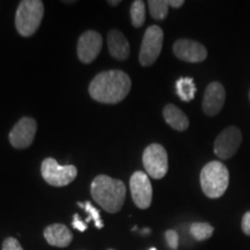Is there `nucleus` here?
Wrapping results in <instances>:
<instances>
[{"label":"nucleus","instance_id":"f257e3e1","mask_svg":"<svg viewBox=\"0 0 250 250\" xmlns=\"http://www.w3.org/2000/svg\"><path fill=\"white\" fill-rule=\"evenodd\" d=\"M131 89V79L120 70L104 71L99 73L89 85V94L95 101L107 104H116L126 98Z\"/></svg>","mask_w":250,"mask_h":250},{"label":"nucleus","instance_id":"cd10ccee","mask_svg":"<svg viewBox=\"0 0 250 250\" xmlns=\"http://www.w3.org/2000/svg\"><path fill=\"white\" fill-rule=\"evenodd\" d=\"M149 250H156V249H155V248H151Z\"/></svg>","mask_w":250,"mask_h":250},{"label":"nucleus","instance_id":"20e7f679","mask_svg":"<svg viewBox=\"0 0 250 250\" xmlns=\"http://www.w3.org/2000/svg\"><path fill=\"white\" fill-rule=\"evenodd\" d=\"M44 15V5L40 0H22L15 14V27L21 36L34 35Z\"/></svg>","mask_w":250,"mask_h":250},{"label":"nucleus","instance_id":"39448f33","mask_svg":"<svg viewBox=\"0 0 250 250\" xmlns=\"http://www.w3.org/2000/svg\"><path fill=\"white\" fill-rule=\"evenodd\" d=\"M42 177L52 187H65L73 182L78 175L76 166H61L55 159L48 158L43 160L41 166Z\"/></svg>","mask_w":250,"mask_h":250},{"label":"nucleus","instance_id":"6ab92c4d","mask_svg":"<svg viewBox=\"0 0 250 250\" xmlns=\"http://www.w3.org/2000/svg\"><path fill=\"white\" fill-rule=\"evenodd\" d=\"M130 17L132 26L136 28H140L145 22L146 14H145V2L142 0H136L132 2L130 9Z\"/></svg>","mask_w":250,"mask_h":250},{"label":"nucleus","instance_id":"6e6552de","mask_svg":"<svg viewBox=\"0 0 250 250\" xmlns=\"http://www.w3.org/2000/svg\"><path fill=\"white\" fill-rule=\"evenodd\" d=\"M130 190L132 201L137 208L145 210L151 206L153 189L147 174L144 171H134L130 179Z\"/></svg>","mask_w":250,"mask_h":250},{"label":"nucleus","instance_id":"4be33fe9","mask_svg":"<svg viewBox=\"0 0 250 250\" xmlns=\"http://www.w3.org/2000/svg\"><path fill=\"white\" fill-rule=\"evenodd\" d=\"M165 237L169 248L176 250L177 247H179V234L175 232L174 229H168L165 234Z\"/></svg>","mask_w":250,"mask_h":250},{"label":"nucleus","instance_id":"393cba45","mask_svg":"<svg viewBox=\"0 0 250 250\" xmlns=\"http://www.w3.org/2000/svg\"><path fill=\"white\" fill-rule=\"evenodd\" d=\"M72 226L76 228V229L80 230V232H85V230L87 229L86 223H83L78 214L73 215V223H72Z\"/></svg>","mask_w":250,"mask_h":250},{"label":"nucleus","instance_id":"9d476101","mask_svg":"<svg viewBox=\"0 0 250 250\" xmlns=\"http://www.w3.org/2000/svg\"><path fill=\"white\" fill-rule=\"evenodd\" d=\"M37 130L36 121L31 117H22L9 132V143L14 148H27L33 144Z\"/></svg>","mask_w":250,"mask_h":250},{"label":"nucleus","instance_id":"423d86ee","mask_svg":"<svg viewBox=\"0 0 250 250\" xmlns=\"http://www.w3.org/2000/svg\"><path fill=\"white\" fill-rule=\"evenodd\" d=\"M164 44V31L159 26H151L145 31L139 52V62L143 66H151L161 54Z\"/></svg>","mask_w":250,"mask_h":250},{"label":"nucleus","instance_id":"9b49d317","mask_svg":"<svg viewBox=\"0 0 250 250\" xmlns=\"http://www.w3.org/2000/svg\"><path fill=\"white\" fill-rule=\"evenodd\" d=\"M102 49V36L95 30H87L79 37L77 45L78 58L89 64L98 57Z\"/></svg>","mask_w":250,"mask_h":250},{"label":"nucleus","instance_id":"c85d7f7f","mask_svg":"<svg viewBox=\"0 0 250 250\" xmlns=\"http://www.w3.org/2000/svg\"><path fill=\"white\" fill-rule=\"evenodd\" d=\"M108 250H114V249H108Z\"/></svg>","mask_w":250,"mask_h":250},{"label":"nucleus","instance_id":"7ed1b4c3","mask_svg":"<svg viewBox=\"0 0 250 250\" xmlns=\"http://www.w3.org/2000/svg\"><path fill=\"white\" fill-rule=\"evenodd\" d=\"M229 184V171L223 162L211 161L201 171V187L208 198H219L226 192Z\"/></svg>","mask_w":250,"mask_h":250},{"label":"nucleus","instance_id":"a878e982","mask_svg":"<svg viewBox=\"0 0 250 250\" xmlns=\"http://www.w3.org/2000/svg\"><path fill=\"white\" fill-rule=\"evenodd\" d=\"M167 4L174 8H180L184 4V1L183 0H167Z\"/></svg>","mask_w":250,"mask_h":250},{"label":"nucleus","instance_id":"1a4fd4ad","mask_svg":"<svg viewBox=\"0 0 250 250\" xmlns=\"http://www.w3.org/2000/svg\"><path fill=\"white\" fill-rule=\"evenodd\" d=\"M242 143V134L239 127L229 126L217 137L214 153L221 160H228L235 154Z\"/></svg>","mask_w":250,"mask_h":250},{"label":"nucleus","instance_id":"5701e85b","mask_svg":"<svg viewBox=\"0 0 250 250\" xmlns=\"http://www.w3.org/2000/svg\"><path fill=\"white\" fill-rule=\"evenodd\" d=\"M2 250H23L15 237H7L2 243Z\"/></svg>","mask_w":250,"mask_h":250},{"label":"nucleus","instance_id":"c756f323","mask_svg":"<svg viewBox=\"0 0 250 250\" xmlns=\"http://www.w3.org/2000/svg\"><path fill=\"white\" fill-rule=\"evenodd\" d=\"M249 98H250V93H249Z\"/></svg>","mask_w":250,"mask_h":250},{"label":"nucleus","instance_id":"dca6fc26","mask_svg":"<svg viewBox=\"0 0 250 250\" xmlns=\"http://www.w3.org/2000/svg\"><path fill=\"white\" fill-rule=\"evenodd\" d=\"M164 118L168 125L176 131H186L189 127L187 115L174 104H167L164 108Z\"/></svg>","mask_w":250,"mask_h":250},{"label":"nucleus","instance_id":"0eeeda50","mask_svg":"<svg viewBox=\"0 0 250 250\" xmlns=\"http://www.w3.org/2000/svg\"><path fill=\"white\" fill-rule=\"evenodd\" d=\"M143 165L152 179L160 180L168 171L167 151L160 144H151L143 153Z\"/></svg>","mask_w":250,"mask_h":250},{"label":"nucleus","instance_id":"bb28decb","mask_svg":"<svg viewBox=\"0 0 250 250\" xmlns=\"http://www.w3.org/2000/svg\"><path fill=\"white\" fill-rule=\"evenodd\" d=\"M121 1H108V4L109 5H112V6H115V5H118L120 4Z\"/></svg>","mask_w":250,"mask_h":250},{"label":"nucleus","instance_id":"aec40b11","mask_svg":"<svg viewBox=\"0 0 250 250\" xmlns=\"http://www.w3.org/2000/svg\"><path fill=\"white\" fill-rule=\"evenodd\" d=\"M147 5L153 19L160 21L167 18L168 7H169L167 4V0H149Z\"/></svg>","mask_w":250,"mask_h":250},{"label":"nucleus","instance_id":"b1692460","mask_svg":"<svg viewBox=\"0 0 250 250\" xmlns=\"http://www.w3.org/2000/svg\"><path fill=\"white\" fill-rule=\"evenodd\" d=\"M241 228H242L243 233H245L246 235L250 236V211H248L245 215H243L242 223H241Z\"/></svg>","mask_w":250,"mask_h":250},{"label":"nucleus","instance_id":"f03ea898","mask_svg":"<svg viewBox=\"0 0 250 250\" xmlns=\"http://www.w3.org/2000/svg\"><path fill=\"white\" fill-rule=\"evenodd\" d=\"M93 199L109 213H117L124 205L126 189L121 180H114L107 175L96 176L90 186Z\"/></svg>","mask_w":250,"mask_h":250},{"label":"nucleus","instance_id":"a211bd4d","mask_svg":"<svg viewBox=\"0 0 250 250\" xmlns=\"http://www.w3.org/2000/svg\"><path fill=\"white\" fill-rule=\"evenodd\" d=\"M213 232V226L208 223H193L190 226V233L197 241H205V240L210 239Z\"/></svg>","mask_w":250,"mask_h":250},{"label":"nucleus","instance_id":"2eb2a0df","mask_svg":"<svg viewBox=\"0 0 250 250\" xmlns=\"http://www.w3.org/2000/svg\"><path fill=\"white\" fill-rule=\"evenodd\" d=\"M44 237L50 246L65 248L73 240L71 230L62 224L50 225L44 229Z\"/></svg>","mask_w":250,"mask_h":250},{"label":"nucleus","instance_id":"4468645a","mask_svg":"<svg viewBox=\"0 0 250 250\" xmlns=\"http://www.w3.org/2000/svg\"><path fill=\"white\" fill-rule=\"evenodd\" d=\"M108 49L111 57L117 61H125L130 56L129 42L120 30L112 29L108 33Z\"/></svg>","mask_w":250,"mask_h":250},{"label":"nucleus","instance_id":"ddd939ff","mask_svg":"<svg viewBox=\"0 0 250 250\" xmlns=\"http://www.w3.org/2000/svg\"><path fill=\"white\" fill-rule=\"evenodd\" d=\"M225 100H226V92L224 86L218 81H213L206 87L204 98H203V111L206 116L213 117L221 111Z\"/></svg>","mask_w":250,"mask_h":250},{"label":"nucleus","instance_id":"412c9836","mask_svg":"<svg viewBox=\"0 0 250 250\" xmlns=\"http://www.w3.org/2000/svg\"><path fill=\"white\" fill-rule=\"evenodd\" d=\"M78 205L80 206V208H85V211L88 213V218L90 220H94L95 221V226L98 228H103V221L101 217H100V211L98 208H95L94 206L92 205V203L90 202H86V203H78Z\"/></svg>","mask_w":250,"mask_h":250},{"label":"nucleus","instance_id":"f8f14e48","mask_svg":"<svg viewBox=\"0 0 250 250\" xmlns=\"http://www.w3.org/2000/svg\"><path fill=\"white\" fill-rule=\"evenodd\" d=\"M174 55L181 61L188 62H201L208 57V50L199 42L192 40H179L173 46Z\"/></svg>","mask_w":250,"mask_h":250},{"label":"nucleus","instance_id":"f3484780","mask_svg":"<svg viewBox=\"0 0 250 250\" xmlns=\"http://www.w3.org/2000/svg\"><path fill=\"white\" fill-rule=\"evenodd\" d=\"M196 85L192 78H180L176 81V93L184 102H190L195 99Z\"/></svg>","mask_w":250,"mask_h":250}]
</instances>
